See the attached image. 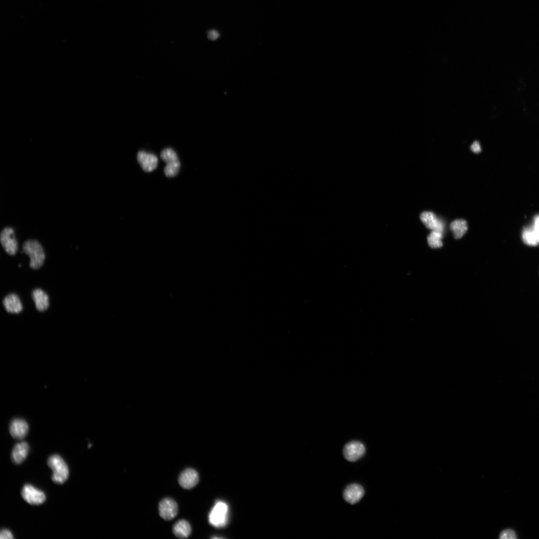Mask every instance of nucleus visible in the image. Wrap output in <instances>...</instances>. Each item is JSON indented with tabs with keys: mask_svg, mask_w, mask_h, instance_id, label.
<instances>
[{
	"mask_svg": "<svg viewBox=\"0 0 539 539\" xmlns=\"http://www.w3.org/2000/svg\"><path fill=\"white\" fill-rule=\"evenodd\" d=\"M23 250L30 258V266L32 269H38L43 265L45 254L39 242L35 240H28L23 244Z\"/></svg>",
	"mask_w": 539,
	"mask_h": 539,
	"instance_id": "f257e3e1",
	"label": "nucleus"
},
{
	"mask_svg": "<svg viewBox=\"0 0 539 539\" xmlns=\"http://www.w3.org/2000/svg\"><path fill=\"white\" fill-rule=\"evenodd\" d=\"M48 465L53 471L52 480L54 482L64 484L69 475L68 467L64 459L58 455H54L49 458Z\"/></svg>",
	"mask_w": 539,
	"mask_h": 539,
	"instance_id": "f03ea898",
	"label": "nucleus"
},
{
	"mask_svg": "<svg viewBox=\"0 0 539 539\" xmlns=\"http://www.w3.org/2000/svg\"><path fill=\"white\" fill-rule=\"evenodd\" d=\"M162 160L166 163L164 168L165 175L168 178H174L180 172V163L176 152L171 148H166L161 152Z\"/></svg>",
	"mask_w": 539,
	"mask_h": 539,
	"instance_id": "7ed1b4c3",
	"label": "nucleus"
},
{
	"mask_svg": "<svg viewBox=\"0 0 539 539\" xmlns=\"http://www.w3.org/2000/svg\"><path fill=\"white\" fill-rule=\"evenodd\" d=\"M228 505L224 503H217L212 509L209 516L210 524L218 528L223 527L228 521Z\"/></svg>",
	"mask_w": 539,
	"mask_h": 539,
	"instance_id": "20e7f679",
	"label": "nucleus"
},
{
	"mask_svg": "<svg viewBox=\"0 0 539 539\" xmlns=\"http://www.w3.org/2000/svg\"><path fill=\"white\" fill-rule=\"evenodd\" d=\"M0 241L5 252L10 255H15L18 250L14 231L11 227L4 228L0 235Z\"/></svg>",
	"mask_w": 539,
	"mask_h": 539,
	"instance_id": "39448f33",
	"label": "nucleus"
},
{
	"mask_svg": "<svg viewBox=\"0 0 539 539\" xmlns=\"http://www.w3.org/2000/svg\"><path fill=\"white\" fill-rule=\"evenodd\" d=\"M22 496L25 501L31 505H40L43 504L46 499L45 494L29 485L24 486L22 491Z\"/></svg>",
	"mask_w": 539,
	"mask_h": 539,
	"instance_id": "423d86ee",
	"label": "nucleus"
},
{
	"mask_svg": "<svg viewBox=\"0 0 539 539\" xmlns=\"http://www.w3.org/2000/svg\"><path fill=\"white\" fill-rule=\"evenodd\" d=\"M365 448L360 442L354 441L346 444L343 449L344 458L350 462H355L365 454Z\"/></svg>",
	"mask_w": 539,
	"mask_h": 539,
	"instance_id": "0eeeda50",
	"label": "nucleus"
},
{
	"mask_svg": "<svg viewBox=\"0 0 539 539\" xmlns=\"http://www.w3.org/2000/svg\"><path fill=\"white\" fill-rule=\"evenodd\" d=\"M178 505L174 500L165 498L159 505V513L161 517L166 521L174 519L178 513Z\"/></svg>",
	"mask_w": 539,
	"mask_h": 539,
	"instance_id": "6e6552de",
	"label": "nucleus"
},
{
	"mask_svg": "<svg viewBox=\"0 0 539 539\" xmlns=\"http://www.w3.org/2000/svg\"><path fill=\"white\" fill-rule=\"evenodd\" d=\"M420 218L427 228L444 234L445 229L444 221L438 218L432 212H423L420 215Z\"/></svg>",
	"mask_w": 539,
	"mask_h": 539,
	"instance_id": "1a4fd4ad",
	"label": "nucleus"
},
{
	"mask_svg": "<svg viewBox=\"0 0 539 539\" xmlns=\"http://www.w3.org/2000/svg\"><path fill=\"white\" fill-rule=\"evenodd\" d=\"M522 239L529 246H536L539 244V216L535 217L532 226L524 229Z\"/></svg>",
	"mask_w": 539,
	"mask_h": 539,
	"instance_id": "9d476101",
	"label": "nucleus"
},
{
	"mask_svg": "<svg viewBox=\"0 0 539 539\" xmlns=\"http://www.w3.org/2000/svg\"><path fill=\"white\" fill-rule=\"evenodd\" d=\"M199 480L198 472L193 469H187L180 474L179 482L184 489H190L195 487Z\"/></svg>",
	"mask_w": 539,
	"mask_h": 539,
	"instance_id": "9b49d317",
	"label": "nucleus"
},
{
	"mask_svg": "<svg viewBox=\"0 0 539 539\" xmlns=\"http://www.w3.org/2000/svg\"><path fill=\"white\" fill-rule=\"evenodd\" d=\"M364 494L363 487L358 484H352L346 487L343 492V498L346 502L354 505L358 503Z\"/></svg>",
	"mask_w": 539,
	"mask_h": 539,
	"instance_id": "f8f14e48",
	"label": "nucleus"
},
{
	"mask_svg": "<svg viewBox=\"0 0 539 539\" xmlns=\"http://www.w3.org/2000/svg\"><path fill=\"white\" fill-rule=\"evenodd\" d=\"M137 159L142 169L146 172L155 170L158 166V159L153 154L140 151L138 154Z\"/></svg>",
	"mask_w": 539,
	"mask_h": 539,
	"instance_id": "ddd939ff",
	"label": "nucleus"
},
{
	"mask_svg": "<svg viewBox=\"0 0 539 539\" xmlns=\"http://www.w3.org/2000/svg\"><path fill=\"white\" fill-rule=\"evenodd\" d=\"M29 426L24 419L17 418L14 419L10 426V432L11 436L17 439H22L27 434Z\"/></svg>",
	"mask_w": 539,
	"mask_h": 539,
	"instance_id": "4468645a",
	"label": "nucleus"
},
{
	"mask_svg": "<svg viewBox=\"0 0 539 539\" xmlns=\"http://www.w3.org/2000/svg\"><path fill=\"white\" fill-rule=\"evenodd\" d=\"M3 305L6 311L12 314H18L23 310V305L20 298L15 294L6 296L3 300Z\"/></svg>",
	"mask_w": 539,
	"mask_h": 539,
	"instance_id": "2eb2a0df",
	"label": "nucleus"
},
{
	"mask_svg": "<svg viewBox=\"0 0 539 539\" xmlns=\"http://www.w3.org/2000/svg\"><path fill=\"white\" fill-rule=\"evenodd\" d=\"M32 295L38 311L44 312L48 309L49 297L44 291L40 288H36L33 291Z\"/></svg>",
	"mask_w": 539,
	"mask_h": 539,
	"instance_id": "dca6fc26",
	"label": "nucleus"
},
{
	"mask_svg": "<svg viewBox=\"0 0 539 539\" xmlns=\"http://www.w3.org/2000/svg\"><path fill=\"white\" fill-rule=\"evenodd\" d=\"M29 450L27 442H22L16 445L12 452V460L16 464H20L26 458Z\"/></svg>",
	"mask_w": 539,
	"mask_h": 539,
	"instance_id": "f3484780",
	"label": "nucleus"
},
{
	"mask_svg": "<svg viewBox=\"0 0 539 539\" xmlns=\"http://www.w3.org/2000/svg\"><path fill=\"white\" fill-rule=\"evenodd\" d=\"M450 229L456 239H461L467 232V223L464 219H457L450 224Z\"/></svg>",
	"mask_w": 539,
	"mask_h": 539,
	"instance_id": "a211bd4d",
	"label": "nucleus"
},
{
	"mask_svg": "<svg viewBox=\"0 0 539 539\" xmlns=\"http://www.w3.org/2000/svg\"><path fill=\"white\" fill-rule=\"evenodd\" d=\"M173 533L179 538L185 539L190 535L191 527L187 521L184 520H181L173 526Z\"/></svg>",
	"mask_w": 539,
	"mask_h": 539,
	"instance_id": "6ab92c4d",
	"label": "nucleus"
},
{
	"mask_svg": "<svg viewBox=\"0 0 539 539\" xmlns=\"http://www.w3.org/2000/svg\"><path fill=\"white\" fill-rule=\"evenodd\" d=\"M444 238V234L432 231V232L428 237V242L429 246L434 249L439 248L442 247V239Z\"/></svg>",
	"mask_w": 539,
	"mask_h": 539,
	"instance_id": "aec40b11",
	"label": "nucleus"
},
{
	"mask_svg": "<svg viewBox=\"0 0 539 539\" xmlns=\"http://www.w3.org/2000/svg\"><path fill=\"white\" fill-rule=\"evenodd\" d=\"M500 538L504 539H515L516 538V535L514 531L508 529L503 531L501 535H500Z\"/></svg>",
	"mask_w": 539,
	"mask_h": 539,
	"instance_id": "412c9836",
	"label": "nucleus"
},
{
	"mask_svg": "<svg viewBox=\"0 0 539 539\" xmlns=\"http://www.w3.org/2000/svg\"><path fill=\"white\" fill-rule=\"evenodd\" d=\"M0 538L1 539H13L14 537L10 531L7 529H3L0 533Z\"/></svg>",
	"mask_w": 539,
	"mask_h": 539,
	"instance_id": "4be33fe9",
	"label": "nucleus"
},
{
	"mask_svg": "<svg viewBox=\"0 0 539 539\" xmlns=\"http://www.w3.org/2000/svg\"><path fill=\"white\" fill-rule=\"evenodd\" d=\"M219 36V34L216 30H211L208 32V37L211 40H216Z\"/></svg>",
	"mask_w": 539,
	"mask_h": 539,
	"instance_id": "5701e85b",
	"label": "nucleus"
},
{
	"mask_svg": "<svg viewBox=\"0 0 539 539\" xmlns=\"http://www.w3.org/2000/svg\"><path fill=\"white\" fill-rule=\"evenodd\" d=\"M471 150L475 153H479L481 151V148L479 143L478 142H475L471 146Z\"/></svg>",
	"mask_w": 539,
	"mask_h": 539,
	"instance_id": "b1692460",
	"label": "nucleus"
}]
</instances>
